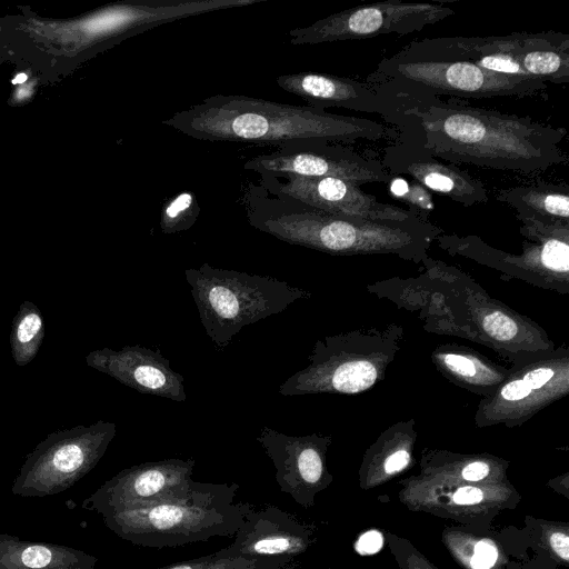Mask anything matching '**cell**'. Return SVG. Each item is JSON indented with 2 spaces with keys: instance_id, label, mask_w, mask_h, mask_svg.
Wrapping results in <instances>:
<instances>
[{
  "instance_id": "cell-16",
  "label": "cell",
  "mask_w": 569,
  "mask_h": 569,
  "mask_svg": "<svg viewBox=\"0 0 569 569\" xmlns=\"http://www.w3.org/2000/svg\"><path fill=\"white\" fill-rule=\"evenodd\" d=\"M233 538L230 545L213 555L218 558L278 559L290 563L310 543L307 527L276 506L252 508Z\"/></svg>"
},
{
  "instance_id": "cell-24",
  "label": "cell",
  "mask_w": 569,
  "mask_h": 569,
  "mask_svg": "<svg viewBox=\"0 0 569 569\" xmlns=\"http://www.w3.org/2000/svg\"><path fill=\"white\" fill-rule=\"evenodd\" d=\"M200 212L192 192H181L163 206L160 227L163 233H176L189 229Z\"/></svg>"
},
{
  "instance_id": "cell-1",
  "label": "cell",
  "mask_w": 569,
  "mask_h": 569,
  "mask_svg": "<svg viewBox=\"0 0 569 569\" xmlns=\"http://www.w3.org/2000/svg\"><path fill=\"white\" fill-rule=\"evenodd\" d=\"M391 88L399 93L398 110L387 122L393 127V137L441 160L521 174L568 163L561 148L565 128L445 101L419 90Z\"/></svg>"
},
{
  "instance_id": "cell-30",
  "label": "cell",
  "mask_w": 569,
  "mask_h": 569,
  "mask_svg": "<svg viewBox=\"0 0 569 569\" xmlns=\"http://www.w3.org/2000/svg\"><path fill=\"white\" fill-rule=\"evenodd\" d=\"M482 491L473 487H463L457 490L452 499L458 505H475L482 500Z\"/></svg>"
},
{
  "instance_id": "cell-25",
  "label": "cell",
  "mask_w": 569,
  "mask_h": 569,
  "mask_svg": "<svg viewBox=\"0 0 569 569\" xmlns=\"http://www.w3.org/2000/svg\"><path fill=\"white\" fill-rule=\"evenodd\" d=\"M485 330L495 339L507 341L513 338L517 333V326L515 321L500 312H495L486 316L483 319Z\"/></svg>"
},
{
  "instance_id": "cell-23",
  "label": "cell",
  "mask_w": 569,
  "mask_h": 569,
  "mask_svg": "<svg viewBox=\"0 0 569 569\" xmlns=\"http://www.w3.org/2000/svg\"><path fill=\"white\" fill-rule=\"evenodd\" d=\"M288 566L289 562L278 559L218 558L211 553L154 569H288Z\"/></svg>"
},
{
  "instance_id": "cell-17",
  "label": "cell",
  "mask_w": 569,
  "mask_h": 569,
  "mask_svg": "<svg viewBox=\"0 0 569 569\" xmlns=\"http://www.w3.org/2000/svg\"><path fill=\"white\" fill-rule=\"evenodd\" d=\"M86 363L120 383L141 393L186 400L184 378L170 367V361L159 350L139 345L119 350L102 348L90 351Z\"/></svg>"
},
{
  "instance_id": "cell-3",
  "label": "cell",
  "mask_w": 569,
  "mask_h": 569,
  "mask_svg": "<svg viewBox=\"0 0 569 569\" xmlns=\"http://www.w3.org/2000/svg\"><path fill=\"white\" fill-rule=\"evenodd\" d=\"M0 18V60L28 64L42 82H54L124 39L164 24L159 0L114 2L80 17L50 19L18 7Z\"/></svg>"
},
{
  "instance_id": "cell-9",
  "label": "cell",
  "mask_w": 569,
  "mask_h": 569,
  "mask_svg": "<svg viewBox=\"0 0 569 569\" xmlns=\"http://www.w3.org/2000/svg\"><path fill=\"white\" fill-rule=\"evenodd\" d=\"M455 14L442 3L387 0L358 6L289 31L291 44L366 39L383 34L406 36Z\"/></svg>"
},
{
  "instance_id": "cell-10",
  "label": "cell",
  "mask_w": 569,
  "mask_h": 569,
  "mask_svg": "<svg viewBox=\"0 0 569 569\" xmlns=\"http://www.w3.org/2000/svg\"><path fill=\"white\" fill-rule=\"evenodd\" d=\"M194 465L193 458H170L126 468L104 481L81 507L103 517L181 500L193 487Z\"/></svg>"
},
{
  "instance_id": "cell-28",
  "label": "cell",
  "mask_w": 569,
  "mask_h": 569,
  "mask_svg": "<svg viewBox=\"0 0 569 569\" xmlns=\"http://www.w3.org/2000/svg\"><path fill=\"white\" fill-rule=\"evenodd\" d=\"M383 545V538L376 530L363 533L357 541L356 549L360 555H372L378 552Z\"/></svg>"
},
{
  "instance_id": "cell-14",
  "label": "cell",
  "mask_w": 569,
  "mask_h": 569,
  "mask_svg": "<svg viewBox=\"0 0 569 569\" xmlns=\"http://www.w3.org/2000/svg\"><path fill=\"white\" fill-rule=\"evenodd\" d=\"M278 193L310 208L338 216L360 217L371 220H410L421 214L413 210L380 202L373 194L361 190L360 184L335 177L302 178L282 176Z\"/></svg>"
},
{
  "instance_id": "cell-29",
  "label": "cell",
  "mask_w": 569,
  "mask_h": 569,
  "mask_svg": "<svg viewBox=\"0 0 569 569\" xmlns=\"http://www.w3.org/2000/svg\"><path fill=\"white\" fill-rule=\"evenodd\" d=\"M410 460V455L407 450H398L390 455L385 461V471L393 473L407 467Z\"/></svg>"
},
{
  "instance_id": "cell-5",
  "label": "cell",
  "mask_w": 569,
  "mask_h": 569,
  "mask_svg": "<svg viewBox=\"0 0 569 569\" xmlns=\"http://www.w3.org/2000/svg\"><path fill=\"white\" fill-rule=\"evenodd\" d=\"M366 81L465 99H522L545 96L548 89L539 78L498 73L475 64L458 51L452 37L411 41L381 59Z\"/></svg>"
},
{
  "instance_id": "cell-22",
  "label": "cell",
  "mask_w": 569,
  "mask_h": 569,
  "mask_svg": "<svg viewBox=\"0 0 569 569\" xmlns=\"http://www.w3.org/2000/svg\"><path fill=\"white\" fill-rule=\"evenodd\" d=\"M556 378L555 369L551 366H538L527 370L520 378L506 382L498 392L501 403L523 405L536 391L551 387Z\"/></svg>"
},
{
  "instance_id": "cell-4",
  "label": "cell",
  "mask_w": 569,
  "mask_h": 569,
  "mask_svg": "<svg viewBox=\"0 0 569 569\" xmlns=\"http://www.w3.org/2000/svg\"><path fill=\"white\" fill-rule=\"evenodd\" d=\"M248 209L252 227L279 240L331 254L397 253L419 258L442 230L425 217L371 220L327 213L297 201V209Z\"/></svg>"
},
{
  "instance_id": "cell-11",
  "label": "cell",
  "mask_w": 569,
  "mask_h": 569,
  "mask_svg": "<svg viewBox=\"0 0 569 569\" xmlns=\"http://www.w3.org/2000/svg\"><path fill=\"white\" fill-rule=\"evenodd\" d=\"M244 169L302 178L335 177L359 184L389 183V174L379 159L366 157L343 144L327 142L299 143L259 154L244 163Z\"/></svg>"
},
{
  "instance_id": "cell-18",
  "label": "cell",
  "mask_w": 569,
  "mask_h": 569,
  "mask_svg": "<svg viewBox=\"0 0 569 569\" xmlns=\"http://www.w3.org/2000/svg\"><path fill=\"white\" fill-rule=\"evenodd\" d=\"M98 558L64 545L0 533V569H93Z\"/></svg>"
},
{
  "instance_id": "cell-12",
  "label": "cell",
  "mask_w": 569,
  "mask_h": 569,
  "mask_svg": "<svg viewBox=\"0 0 569 569\" xmlns=\"http://www.w3.org/2000/svg\"><path fill=\"white\" fill-rule=\"evenodd\" d=\"M257 441L276 468L280 491L302 507L311 506L315 493L327 481L325 452L329 438L289 436L264 426Z\"/></svg>"
},
{
  "instance_id": "cell-13",
  "label": "cell",
  "mask_w": 569,
  "mask_h": 569,
  "mask_svg": "<svg viewBox=\"0 0 569 569\" xmlns=\"http://www.w3.org/2000/svg\"><path fill=\"white\" fill-rule=\"evenodd\" d=\"M277 84L309 107L345 108L375 113L388 122L399 107V93L386 84L317 72H297L276 78Z\"/></svg>"
},
{
  "instance_id": "cell-19",
  "label": "cell",
  "mask_w": 569,
  "mask_h": 569,
  "mask_svg": "<svg viewBox=\"0 0 569 569\" xmlns=\"http://www.w3.org/2000/svg\"><path fill=\"white\" fill-rule=\"evenodd\" d=\"M516 57L531 77L545 82H569V36L560 32H516Z\"/></svg>"
},
{
  "instance_id": "cell-21",
  "label": "cell",
  "mask_w": 569,
  "mask_h": 569,
  "mask_svg": "<svg viewBox=\"0 0 569 569\" xmlns=\"http://www.w3.org/2000/svg\"><path fill=\"white\" fill-rule=\"evenodd\" d=\"M44 323L40 309L31 301H23L11 323L9 343L17 366L30 363L42 345Z\"/></svg>"
},
{
  "instance_id": "cell-6",
  "label": "cell",
  "mask_w": 569,
  "mask_h": 569,
  "mask_svg": "<svg viewBox=\"0 0 569 569\" xmlns=\"http://www.w3.org/2000/svg\"><path fill=\"white\" fill-rule=\"evenodd\" d=\"M238 483L194 481L188 497L148 508L121 510L102 517L121 539L148 548L179 547L233 538L247 513V502H234Z\"/></svg>"
},
{
  "instance_id": "cell-8",
  "label": "cell",
  "mask_w": 569,
  "mask_h": 569,
  "mask_svg": "<svg viewBox=\"0 0 569 569\" xmlns=\"http://www.w3.org/2000/svg\"><path fill=\"white\" fill-rule=\"evenodd\" d=\"M116 432L114 422L99 420L49 433L27 455L11 492L44 498L70 489L98 465Z\"/></svg>"
},
{
  "instance_id": "cell-32",
  "label": "cell",
  "mask_w": 569,
  "mask_h": 569,
  "mask_svg": "<svg viewBox=\"0 0 569 569\" xmlns=\"http://www.w3.org/2000/svg\"><path fill=\"white\" fill-rule=\"evenodd\" d=\"M550 545L553 551L563 560L569 559V539L566 533L555 532L550 537Z\"/></svg>"
},
{
  "instance_id": "cell-15",
  "label": "cell",
  "mask_w": 569,
  "mask_h": 569,
  "mask_svg": "<svg viewBox=\"0 0 569 569\" xmlns=\"http://www.w3.org/2000/svg\"><path fill=\"white\" fill-rule=\"evenodd\" d=\"M379 161L389 174H407L463 207L489 200L488 189L480 179L396 137L382 149Z\"/></svg>"
},
{
  "instance_id": "cell-20",
  "label": "cell",
  "mask_w": 569,
  "mask_h": 569,
  "mask_svg": "<svg viewBox=\"0 0 569 569\" xmlns=\"http://www.w3.org/2000/svg\"><path fill=\"white\" fill-rule=\"evenodd\" d=\"M496 199L516 216L569 226V189L566 183L536 181L501 188Z\"/></svg>"
},
{
  "instance_id": "cell-2",
  "label": "cell",
  "mask_w": 569,
  "mask_h": 569,
  "mask_svg": "<svg viewBox=\"0 0 569 569\" xmlns=\"http://www.w3.org/2000/svg\"><path fill=\"white\" fill-rule=\"evenodd\" d=\"M198 140L280 148L299 143H375L390 131L368 118L239 94L211 96L162 121Z\"/></svg>"
},
{
  "instance_id": "cell-31",
  "label": "cell",
  "mask_w": 569,
  "mask_h": 569,
  "mask_svg": "<svg viewBox=\"0 0 569 569\" xmlns=\"http://www.w3.org/2000/svg\"><path fill=\"white\" fill-rule=\"evenodd\" d=\"M489 473V466L482 461H475L467 465L461 475L468 481H479L486 478Z\"/></svg>"
},
{
  "instance_id": "cell-26",
  "label": "cell",
  "mask_w": 569,
  "mask_h": 569,
  "mask_svg": "<svg viewBox=\"0 0 569 569\" xmlns=\"http://www.w3.org/2000/svg\"><path fill=\"white\" fill-rule=\"evenodd\" d=\"M441 359L446 367L458 377L471 378L476 376L477 365L466 356L447 353Z\"/></svg>"
},
{
  "instance_id": "cell-7",
  "label": "cell",
  "mask_w": 569,
  "mask_h": 569,
  "mask_svg": "<svg viewBox=\"0 0 569 569\" xmlns=\"http://www.w3.org/2000/svg\"><path fill=\"white\" fill-rule=\"evenodd\" d=\"M200 322L222 351L246 326L282 312L310 292L268 276L214 268L202 263L184 270Z\"/></svg>"
},
{
  "instance_id": "cell-27",
  "label": "cell",
  "mask_w": 569,
  "mask_h": 569,
  "mask_svg": "<svg viewBox=\"0 0 569 569\" xmlns=\"http://www.w3.org/2000/svg\"><path fill=\"white\" fill-rule=\"evenodd\" d=\"M497 549L491 541H479L471 558L473 569H490L497 560Z\"/></svg>"
}]
</instances>
